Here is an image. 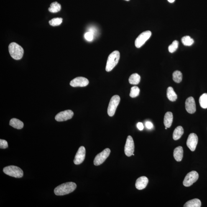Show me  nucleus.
I'll use <instances>...</instances> for the list:
<instances>
[{"mask_svg":"<svg viewBox=\"0 0 207 207\" xmlns=\"http://www.w3.org/2000/svg\"><path fill=\"white\" fill-rule=\"evenodd\" d=\"M167 97L170 101L174 102L176 101L177 95L174 91L172 87H169L167 89Z\"/></svg>","mask_w":207,"mask_h":207,"instance_id":"obj_20","label":"nucleus"},{"mask_svg":"<svg viewBox=\"0 0 207 207\" xmlns=\"http://www.w3.org/2000/svg\"><path fill=\"white\" fill-rule=\"evenodd\" d=\"M137 127L140 131H142L144 129L143 124L141 122L138 123L137 124Z\"/></svg>","mask_w":207,"mask_h":207,"instance_id":"obj_33","label":"nucleus"},{"mask_svg":"<svg viewBox=\"0 0 207 207\" xmlns=\"http://www.w3.org/2000/svg\"><path fill=\"white\" fill-rule=\"evenodd\" d=\"M61 9V6L57 2H55L50 4V7L48 8L49 12L52 13H57Z\"/></svg>","mask_w":207,"mask_h":207,"instance_id":"obj_23","label":"nucleus"},{"mask_svg":"<svg viewBox=\"0 0 207 207\" xmlns=\"http://www.w3.org/2000/svg\"><path fill=\"white\" fill-rule=\"evenodd\" d=\"M165 129H167V127H166L165 128Z\"/></svg>","mask_w":207,"mask_h":207,"instance_id":"obj_35","label":"nucleus"},{"mask_svg":"<svg viewBox=\"0 0 207 207\" xmlns=\"http://www.w3.org/2000/svg\"><path fill=\"white\" fill-rule=\"evenodd\" d=\"M168 1L169 2L173 3L175 2V0H168Z\"/></svg>","mask_w":207,"mask_h":207,"instance_id":"obj_34","label":"nucleus"},{"mask_svg":"<svg viewBox=\"0 0 207 207\" xmlns=\"http://www.w3.org/2000/svg\"><path fill=\"white\" fill-rule=\"evenodd\" d=\"M120 54L118 51L116 50L110 54L108 57L106 67L107 72L111 71L119 62Z\"/></svg>","mask_w":207,"mask_h":207,"instance_id":"obj_3","label":"nucleus"},{"mask_svg":"<svg viewBox=\"0 0 207 207\" xmlns=\"http://www.w3.org/2000/svg\"><path fill=\"white\" fill-rule=\"evenodd\" d=\"M178 46V42L177 40L174 41L172 44L168 47L169 52L171 53H173L177 50Z\"/></svg>","mask_w":207,"mask_h":207,"instance_id":"obj_29","label":"nucleus"},{"mask_svg":"<svg viewBox=\"0 0 207 207\" xmlns=\"http://www.w3.org/2000/svg\"><path fill=\"white\" fill-rule=\"evenodd\" d=\"M9 125L17 129H22L24 127V123L19 120L13 118L10 121Z\"/></svg>","mask_w":207,"mask_h":207,"instance_id":"obj_18","label":"nucleus"},{"mask_svg":"<svg viewBox=\"0 0 207 207\" xmlns=\"http://www.w3.org/2000/svg\"><path fill=\"white\" fill-rule=\"evenodd\" d=\"M129 82L131 84L137 85L139 84L140 80V76L137 73L133 74L129 78Z\"/></svg>","mask_w":207,"mask_h":207,"instance_id":"obj_22","label":"nucleus"},{"mask_svg":"<svg viewBox=\"0 0 207 207\" xmlns=\"http://www.w3.org/2000/svg\"><path fill=\"white\" fill-rule=\"evenodd\" d=\"M173 121V115L170 112L166 113L164 118V124L165 127L170 128L171 126Z\"/></svg>","mask_w":207,"mask_h":207,"instance_id":"obj_17","label":"nucleus"},{"mask_svg":"<svg viewBox=\"0 0 207 207\" xmlns=\"http://www.w3.org/2000/svg\"><path fill=\"white\" fill-rule=\"evenodd\" d=\"M199 174L196 171H193L187 174L183 180V185L186 187H189L198 180Z\"/></svg>","mask_w":207,"mask_h":207,"instance_id":"obj_6","label":"nucleus"},{"mask_svg":"<svg viewBox=\"0 0 207 207\" xmlns=\"http://www.w3.org/2000/svg\"><path fill=\"white\" fill-rule=\"evenodd\" d=\"M199 103L200 106L203 109L207 108V93H204L200 97Z\"/></svg>","mask_w":207,"mask_h":207,"instance_id":"obj_25","label":"nucleus"},{"mask_svg":"<svg viewBox=\"0 0 207 207\" xmlns=\"http://www.w3.org/2000/svg\"><path fill=\"white\" fill-rule=\"evenodd\" d=\"M186 111L190 114H192L196 111V106L194 99L192 97L187 98L185 102Z\"/></svg>","mask_w":207,"mask_h":207,"instance_id":"obj_14","label":"nucleus"},{"mask_svg":"<svg viewBox=\"0 0 207 207\" xmlns=\"http://www.w3.org/2000/svg\"><path fill=\"white\" fill-rule=\"evenodd\" d=\"M84 37L86 40L91 42L93 40L94 34L91 32H87L85 34Z\"/></svg>","mask_w":207,"mask_h":207,"instance_id":"obj_30","label":"nucleus"},{"mask_svg":"<svg viewBox=\"0 0 207 207\" xmlns=\"http://www.w3.org/2000/svg\"><path fill=\"white\" fill-rule=\"evenodd\" d=\"M86 155V149L83 146H81L79 149L78 152L75 156L73 162L75 165L81 164L84 161Z\"/></svg>","mask_w":207,"mask_h":207,"instance_id":"obj_12","label":"nucleus"},{"mask_svg":"<svg viewBox=\"0 0 207 207\" xmlns=\"http://www.w3.org/2000/svg\"><path fill=\"white\" fill-rule=\"evenodd\" d=\"M132 155H134V154H132Z\"/></svg>","mask_w":207,"mask_h":207,"instance_id":"obj_37","label":"nucleus"},{"mask_svg":"<svg viewBox=\"0 0 207 207\" xmlns=\"http://www.w3.org/2000/svg\"><path fill=\"white\" fill-rule=\"evenodd\" d=\"M63 21V19L62 18H55L49 21V23L50 25L52 26L60 25Z\"/></svg>","mask_w":207,"mask_h":207,"instance_id":"obj_28","label":"nucleus"},{"mask_svg":"<svg viewBox=\"0 0 207 207\" xmlns=\"http://www.w3.org/2000/svg\"><path fill=\"white\" fill-rule=\"evenodd\" d=\"M125 1H130V0H125Z\"/></svg>","mask_w":207,"mask_h":207,"instance_id":"obj_36","label":"nucleus"},{"mask_svg":"<svg viewBox=\"0 0 207 207\" xmlns=\"http://www.w3.org/2000/svg\"><path fill=\"white\" fill-rule=\"evenodd\" d=\"M120 101V98L118 95H114L112 97L108 109V114L109 116H114Z\"/></svg>","mask_w":207,"mask_h":207,"instance_id":"obj_5","label":"nucleus"},{"mask_svg":"<svg viewBox=\"0 0 207 207\" xmlns=\"http://www.w3.org/2000/svg\"><path fill=\"white\" fill-rule=\"evenodd\" d=\"M201 201L198 199L190 200L186 203L184 205V207H200L201 206Z\"/></svg>","mask_w":207,"mask_h":207,"instance_id":"obj_21","label":"nucleus"},{"mask_svg":"<svg viewBox=\"0 0 207 207\" xmlns=\"http://www.w3.org/2000/svg\"><path fill=\"white\" fill-rule=\"evenodd\" d=\"M198 137L195 133H191L189 136L186 142L187 146L193 152L196 149L198 143Z\"/></svg>","mask_w":207,"mask_h":207,"instance_id":"obj_11","label":"nucleus"},{"mask_svg":"<svg viewBox=\"0 0 207 207\" xmlns=\"http://www.w3.org/2000/svg\"><path fill=\"white\" fill-rule=\"evenodd\" d=\"M152 35V32L150 31H146L142 32L138 36L135 42L136 47L140 48L144 45Z\"/></svg>","mask_w":207,"mask_h":207,"instance_id":"obj_8","label":"nucleus"},{"mask_svg":"<svg viewBox=\"0 0 207 207\" xmlns=\"http://www.w3.org/2000/svg\"><path fill=\"white\" fill-rule=\"evenodd\" d=\"M183 147L181 146H179L176 148L174 150L173 156L175 160L177 162H181L183 159Z\"/></svg>","mask_w":207,"mask_h":207,"instance_id":"obj_16","label":"nucleus"},{"mask_svg":"<svg viewBox=\"0 0 207 207\" xmlns=\"http://www.w3.org/2000/svg\"><path fill=\"white\" fill-rule=\"evenodd\" d=\"M134 143L133 138L131 136H128L124 147V152L127 157H131L134 152Z\"/></svg>","mask_w":207,"mask_h":207,"instance_id":"obj_9","label":"nucleus"},{"mask_svg":"<svg viewBox=\"0 0 207 207\" xmlns=\"http://www.w3.org/2000/svg\"><path fill=\"white\" fill-rule=\"evenodd\" d=\"M3 171L6 175L16 178H22L24 175L22 169L16 166L11 165L5 167Z\"/></svg>","mask_w":207,"mask_h":207,"instance_id":"obj_4","label":"nucleus"},{"mask_svg":"<svg viewBox=\"0 0 207 207\" xmlns=\"http://www.w3.org/2000/svg\"><path fill=\"white\" fill-rule=\"evenodd\" d=\"M8 147V144L7 141L4 140H0V148L1 149H5Z\"/></svg>","mask_w":207,"mask_h":207,"instance_id":"obj_31","label":"nucleus"},{"mask_svg":"<svg viewBox=\"0 0 207 207\" xmlns=\"http://www.w3.org/2000/svg\"><path fill=\"white\" fill-rule=\"evenodd\" d=\"M74 115V113L71 110L61 112L58 114L55 117L56 120L58 122L65 121L71 119Z\"/></svg>","mask_w":207,"mask_h":207,"instance_id":"obj_10","label":"nucleus"},{"mask_svg":"<svg viewBox=\"0 0 207 207\" xmlns=\"http://www.w3.org/2000/svg\"><path fill=\"white\" fill-rule=\"evenodd\" d=\"M148 182L149 180L147 177L145 176L140 177L136 180V188L139 190H143L147 186Z\"/></svg>","mask_w":207,"mask_h":207,"instance_id":"obj_15","label":"nucleus"},{"mask_svg":"<svg viewBox=\"0 0 207 207\" xmlns=\"http://www.w3.org/2000/svg\"><path fill=\"white\" fill-rule=\"evenodd\" d=\"M110 153L111 150L109 149H104L96 156L94 160V164L95 166H99L103 163L109 157Z\"/></svg>","mask_w":207,"mask_h":207,"instance_id":"obj_7","label":"nucleus"},{"mask_svg":"<svg viewBox=\"0 0 207 207\" xmlns=\"http://www.w3.org/2000/svg\"><path fill=\"white\" fill-rule=\"evenodd\" d=\"M183 75L182 72L179 71H176L172 74V79L177 83H180L182 81Z\"/></svg>","mask_w":207,"mask_h":207,"instance_id":"obj_24","label":"nucleus"},{"mask_svg":"<svg viewBox=\"0 0 207 207\" xmlns=\"http://www.w3.org/2000/svg\"><path fill=\"white\" fill-rule=\"evenodd\" d=\"M89 81L87 78L83 77H78L71 81L70 86L73 87H85L89 84Z\"/></svg>","mask_w":207,"mask_h":207,"instance_id":"obj_13","label":"nucleus"},{"mask_svg":"<svg viewBox=\"0 0 207 207\" xmlns=\"http://www.w3.org/2000/svg\"><path fill=\"white\" fill-rule=\"evenodd\" d=\"M140 92V90L137 86H133L131 89L130 96L132 98L137 97L139 96Z\"/></svg>","mask_w":207,"mask_h":207,"instance_id":"obj_27","label":"nucleus"},{"mask_svg":"<svg viewBox=\"0 0 207 207\" xmlns=\"http://www.w3.org/2000/svg\"><path fill=\"white\" fill-rule=\"evenodd\" d=\"M184 133V130L183 127L179 126L176 128L174 130L172 138L175 140H177L180 139Z\"/></svg>","mask_w":207,"mask_h":207,"instance_id":"obj_19","label":"nucleus"},{"mask_svg":"<svg viewBox=\"0 0 207 207\" xmlns=\"http://www.w3.org/2000/svg\"><path fill=\"white\" fill-rule=\"evenodd\" d=\"M76 187L75 183L72 182H67L57 187L54 190V193L57 196L66 195L74 191Z\"/></svg>","mask_w":207,"mask_h":207,"instance_id":"obj_1","label":"nucleus"},{"mask_svg":"<svg viewBox=\"0 0 207 207\" xmlns=\"http://www.w3.org/2000/svg\"><path fill=\"white\" fill-rule=\"evenodd\" d=\"M9 51L11 57L16 60H20L24 55L23 48L15 42L11 43L9 44Z\"/></svg>","mask_w":207,"mask_h":207,"instance_id":"obj_2","label":"nucleus"},{"mask_svg":"<svg viewBox=\"0 0 207 207\" xmlns=\"http://www.w3.org/2000/svg\"><path fill=\"white\" fill-rule=\"evenodd\" d=\"M145 126L146 127H147L148 129H152L154 127L153 124L152 122L150 121H147V122H146Z\"/></svg>","mask_w":207,"mask_h":207,"instance_id":"obj_32","label":"nucleus"},{"mask_svg":"<svg viewBox=\"0 0 207 207\" xmlns=\"http://www.w3.org/2000/svg\"><path fill=\"white\" fill-rule=\"evenodd\" d=\"M182 42L184 45L191 46L194 44V41L189 36H185L182 37Z\"/></svg>","mask_w":207,"mask_h":207,"instance_id":"obj_26","label":"nucleus"}]
</instances>
